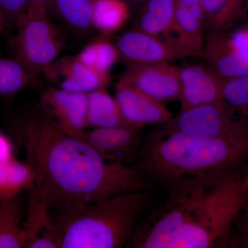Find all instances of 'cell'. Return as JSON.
I'll list each match as a JSON object with an SVG mask.
<instances>
[{"label":"cell","instance_id":"cell-29","mask_svg":"<svg viewBox=\"0 0 248 248\" xmlns=\"http://www.w3.org/2000/svg\"><path fill=\"white\" fill-rule=\"evenodd\" d=\"M206 22L209 26H211L217 16L219 14L226 4V0H201Z\"/></svg>","mask_w":248,"mask_h":248},{"label":"cell","instance_id":"cell-9","mask_svg":"<svg viewBox=\"0 0 248 248\" xmlns=\"http://www.w3.org/2000/svg\"><path fill=\"white\" fill-rule=\"evenodd\" d=\"M120 81L161 102L179 99V67L169 63L132 65L121 75Z\"/></svg>","mask_w":248,"mask_h":248},{"label":"cell","instance_id":"cell-28","mask_svg":"<svg viewBox=\"0 0 248 248\" xmlns=\"http://www.w3.org/2000/svg\"><path fill=\"white\" fill-rule=\"evenodd\" d=\"M228 38L233 48L248 54V24L235 30Z\"/></svg>","mask_w":248,"mask_h":248},{"label":"cell","instance_id":"cell-31","mask_svg":"<svg viewBox=\"0 0 248 248\" xmlns=\"http://www.w3.org/2000/svg\"><path fill=\"white\" fill-rule=\"evenodd\" d=\"M236 223H239L241 244L244 247L248 248V202L240 214Z\"/></svg>","mask_w":248,"mask_h":248},{"label":"cell","instance_id":"cell-24","mask_svg":"<svg viewBox=\"0 0 248 248\" xmlns=\"http://www.w3.org/2000/svg\"><path fill=\"white\" fill-rule=\"evenodd\" d=\"M29 84L30 77L17 60L0 58V97L14 95Z\"/></svg>","mask_w":248,"mask_h":248},{"label":"cell","instance_id":"cell-19","mask_svg":"<svg viewBox=\"0 0 248 248\" xmlns=\"http://www.w3.org/2000/svg\"><path fill=\"white\" fill-rule=\"evenodd\" d=\"M23 218V207L17 197L0 201V248H24Z\"/></svg>","mask_w":248,"mask_h":248},{"label":"cell","instance_id":"cell-17","mask_svg":"<svg viewBox=\"0 0 248 248\" xmlns=\"http://www.w3.org/2000/svg\"><path fill=\"white\" fill-rule=\"evenodd\" d=\"M87 97L88 127L133 128L124 119L115 98L111 97L106 89L88 93Z\"/></svg>","mask_w":248,"mask_h":248},{"label":"cell","instance_id":"cell-1","mask_svg":"<svg viewBox=\"0 0 248 248\" xmlns=\"http://www.w3.org/2000/svg\"><path fill=\"white\" fill-rule=\"evenodd\" d=\"M11 128L50 211L58 213L112 196L149 190V179L136 166L104 159L38 108L18 117Z\"/></svg>","mask_w":248,"mask_h":248},{"label":"cell","instance_id":"cell-25","mask_svg":"<svg viewBox=\"0 0 248 248\" xmlns=\"http://www.w3.org/2000/svg\"><path fill=\"white\" fill-rule=\"evenodd\" d=\"M223 99L227 105L239 112L248 122V76L225 79Z\"/></svg>","mask_w":248,"mask_h":248},{"label":"cell","instance_id":"cell-6","mask_svg":"<svg viewBox=\"0 0 248 248\" xmlns=\"http://www.w3.org/2000/svg\"><path fill=\"white\" fill-rule=\"evenodd\" d=\"M115 44L120 60L128 66L170 63L176 60L203 55V53L187 48L175 39L149 35L137 29L124 32Z\"/></svg>","mask_w":248,"mask_h":248},{"label":"cell","instance_id":"cell-12","mask_svg":"<svg viewBox=\"0 0 248 248\" xmlns=\"http://www.w3.org/2000/svg\"><path fill=\"white\" fill-rule=\"evenodd\" d=\"M115 89L116 100L124 119L132 128L141 130L146 125H165L172 120V112L164 102L120 80Z\"/></svg>","mask_w":248,"mask_h":248},{"label":"cell","instance_id":"cell-15","mask_svg":"<svg viewBox=\"0 0 248 248\" xmlns=\"http://www.w3.org/2000/svg\"><path fill=\"white\" fill-rule=\"evenodd\" d=\"M202 57L225 79L248 76V54L233 48L221 31L210 30Z\"/></svg>","mask_w":248,"mask_h":248},{"label":"cell","instance_id":"cell-5","mask_svg":"<svg viewBox=\"0 0 248 248\" xmlns=\"http://www.w3.org/2000/svg\"><path fill=\"white\" fill-rule=\"evenodd\" d=\"M47 13L39 8H28L16 24L17 32L12 46L14 59L27 71L32 86L64 47L61 31L49 19Z\"/></svg>","mask_w":248,"mask_h":248},{"label":"cell","instance_id":"cell-23","mask_svg":"<svg viewBox=\"0 0 248 248\" xmlns=\"http://www.w3.org/2000/svg\"><path fill=\"white\" fill-rule=\"evenodd\" d=\"M94 0H54L53 9L67 25L82 32L92 28L91 11Z\"/></svg>","mask_w":248,"mask_h":248},{"label":"cell","instance_id":"cell-10","mask_svg":"<svg viewBox=\"0 0 248 248\" xmlns=\"http://www.w3.org/2000/svg\"><path fill=\"white\" fill-rule=\"evenodd\" d=\"M87 94L72 93L48 86L40 94L38 110L62 129L88 128Z\"/></svg>","mask_w":248,"mask_h":248},{"label":"cell","instance_id":"cell-18","mask_svg":"<svg viewBox=\"0 0 248 248\" xmlns=\"http://www.w3.org/2000/svg\"><path fill=\"white\" fill-rule=\"evenodd\" d=\"M35 185V172L27 161L14 157L0 161V201L16 198Z\"/></svg>","mask_w":248,"mask_h":248},{"label":"cell","instance_id":"cell-27","mask_svg":"<svg viewBox=\"0 0 248 248\" xmlns=\"http://www.w3.org/2000/svg\"><path fill=\"white\" fill-rule=\"evenodd\" d=\"M27 6L28 0H0V18L6 24H16Z\"/></svg>","mask_w":248,"mask_h":248},{"label":"cell","instance_id":"cell-34","mask_svg":"<svg viewBox=\"0 0 248 248\" xmlns=\"http://www.w3.org/2000/svg\"><path fill=\"white\" fill-rule=\"evenodd\" d=\"M126 2L133 4H143L148 0H125Z\"/></svg>","mask_w":248,"mask_h":248},{"label":"cell","instance_id":"cell-14","mask_svg":"<svg viewBox=\"0 0 248 248\" xmlns=\"http://www.w3.org/2000/svg\"><path fill=\"white\" fill-rule=\"evenodd\" d=\"M26 248H59L53 216L43 195L35 186L29 191L27 215L23 221Z\"/></svg>","mask_w":248,"mask_h":248},{"label":"cell","instance_id":"cell-20","mask_svg":"<svg viewBox=\"0 0 248 248\" xmlns=\"http://www.w3.org/2000/svg\"><path fill=\"white\" fill-rule=\"evenodd\" d=\"M128 4L125 0H94L91 11L92 27L105 35L118 31L129 17Z\"/></svg>","mask_w":248,"mask_h":248},{"label":"cell","instance_id":"cell-22","mask_svg":"<svg viewBox=\"0 0 248 248\" xmlns=\"http://www.w3.org/2000/svg\"><path fill=\"white\" fill-rule=\"evenodd\" d=\"M204 23L193 14L176 6L172 33L179 43L195 51L203 53Z\"/></svg>","mask_w":248,"mask_h":248},{"label":"cell","instance_id":"cell-33","mask_svg":"<svg viewBox=\"0 0 248 248\" xmlns=\"http://www.w3.org/2000/svg\"><path fill=\"white\" fill-rule=\"evenodd\" d=\"M54 0H28V8H39L46 10L53 9Z\"/></svg>","mask_w":248,"mask_h":248},{"label":"cell","instance_id":"cell-4","mask_svg":"<svg viewBox=\"0 0 248 248\" xmlns=\"http://www.w3.org/2000/svg\"><path fill=\"white\" fill-rule=\"evenodd\" d=\"M152 202L149 190L83 203L53 217L59 248H120L128 245Z\"/></svg>","mask_w":248,"mask_h":248},{"label":"cell","instance_id":"cell-11","mask_svg":"<svg viewBox=\"0 0 248 248\" xmlns=\"http://www.w3.org/2000/svg\"><path fill=\"white\" fill-rule=\"evenodd\" d=\"M181 110L205 104L223 103L225 78L210 66L186 65L179 67Z\"/></svg>","mask_w":248,"mask_h":248},{"label":"cell","instance_id":"cell-8","mask_svg":"<svg viewBox=\"0 0 248 248\" xmlns=\"http://www.w3.org/2000/svg\"><path fill=\"white\" fill-rule=\"evenodd\" d=\"M63 130L86 142L104 159L125 164L138 158L143 141L141 130L126 127Z\"/></svg>","mask_w":248,"mask_h":248},{"label":"cell","instance_id":"cell-21","mask_svg":"<svg viewBox=\"0 0 248 248\" xmlns=\"http://www.w3.org/2000/svg\"><path fill=\"white\" fill-rule=\"evenodd\" d=\"M76 56L85 66L104 74H110L111 68L120 60L115 44L106 38L93 41Z\"/></svg>","mask_w":248,"mask_h":248},{"label":"cell","instance_id":"cell-30","mask_svg":"<svg viewBox=\"0 0 248 248\" xmlns=\"http://www.w3.org/2000/svg\"><path fill=\"white\" fill-rule=\"evenodd\" d=\"M176 6L188 11L203 23L206 22L201 0H175Z\"/></svg>","mask_w":248,"mask_h":248},{"label":"cell","instance_id":"cell-16","mask_svg":"<svg viewBox=\"0 0 248 248\" xmlns=\"http://www.w3.org/2000/svg\"><path fill=\"white\" fill-rule=\"evenodd\" d=\"M140 10L135 29L149 35L173 38L175 0H148Z\"/></svg>","mask_w":248,"mask_h":248},{"label":"cell","instance_id":"cell-2","mask_svg":"<svg viewBox=\"0 0 248 248\" xmlns=\"http://www.w3.org/2000/svg\"><path fill=\"white\" fill-rule=\"evenodd\" d=\"M248 202V174L238 170L190 193L170 200L139 223L128 246L211 248L226 246Z\"/></svg>","mask_w":248,"mask_h":248},{"label":"cell","instance_id":"cell-32","mask_svg":"<svg viewBox=\"0 0 248 248\" xmlns=\"http://www.w3.org/2000/svg\"><path fill=\"white\" fill-rule=\"evenodd\" d=\"M14 148L9 137L0 132V161L15 157Z\"/></svg>","mask_w":248,"mask_h":248},{"label":"cell","instance_id":"cell-26","mask_svg":"<svg viewBox=\"0 0 248 248\" xmlns=\"http://www.w3.org/2000/svg\"><path fill=\"white\" fill-rule=\"evenodd\" d=\"M246 0H226L224 7L217 16L210 30L222 31L239 19Z\"/></svg>","mask_w":248,"mask_h":248},{"label":"cell","instance_id":"cell-13","mask_svg":"<svg viewBox=\"0 0 248 248\" xmlns=\"http://www.w3.org/2000/svg\"><path fill=\"white\" fill-rule=\"evenodd\" d=\"M44 76L55 87L84 94L106 89L110 80V74L85 66L76 56L56 59L46 69Z\"/></svg>","mask_w":248,"mask_h":248},{"label":"cell","instance_id":"cell-7","mask_svg":"<svg viewBox=\"0 0 248 248\" xmlns=\"http://www.w3.org/2000/svg\"><path fill=\"white\" fill-rule=\"evenodd\" d=\"M226 103L205 104L180 110L163 128L210 137H228L248 133V122L233 118Z\"/></svg>","mask_w":248,"mask_h":248},{"label":"cell","instance_id":"cell-3","mask_svg":"<svg viewBox=\"0 0 248 248\" xmlns=\"http://www.w3.org/2000/svg\"><path fill=\"white\" fill-rule=\"evenodd\" d=\"M138 168L178 198L218 180L248 161V133L210 137L161 128L143 139Z\"/></svg>","mask_w":248,"mask_h":248}]
</instances>
